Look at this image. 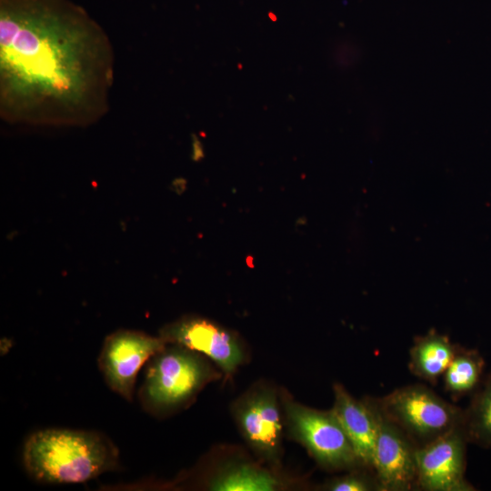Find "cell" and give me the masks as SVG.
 <instances>
[{"mask_svg":"<svg viewBox=\"0 0 491 491\" xmlns=\"http://www.w3.org/2000/svg\"><path fill=\"white\" fill-rule=\"evenodd\" d=\"M115 55L69 0H0V115L9 124L85 127L110 106Z\"/></svg>","mask_w":491,"mask_h":491,"instance_id":"obj_1","label":"cell"},{"mask_svg":"<svg viewBox=\"0 0 491 491\" xmlns=\"http://www.w3.org/2000/svg\"><path fill=\"white\" fill-rule=\"evenodd\" d=\"M23 460L27 473L38 482L83 483L116 470L119 452L100 432L47 428L26 439Z\"/></svg>","mask_w":491,"mask_h":491,"instance_id":"obj_2","label":"cell"},{"mask_svg":"<svg viewBox=\"0 0 491 491\" xmlns=\"http://www.w3.org/2000/svg\"><path fill=\"white\" fill-rule=\"evenodd\" d=\"M167 345L148 360L138 392L142 407L155 416L185 407L205 386L220 376L204 355Z\"/></svg>","mask_w":491,"mask_h":491,"instance_id":"obj_3","label":"cell"},{"mask_svg":"<svg viewBox=\"0 0 491 491\" xmlns=\"http://www.w3.org/2000/svg\"><path fill=\"white\" fill-rule=\"evenodd\" d=\"M375 399L383 414L416 448L438 439L463 423V408L443 399L425 385L404 386Z\"/></svg>","mask_w":491,"mask_h":491,"instance_id":"obj_4","label":"cell"},{"mask_svg":"<svg viewBox=\"0 0 491 491\" xmlns=\"http://www.w3.org/2000/svg\"><path fill=\"white\" fill-rule=\"evenodd\" d=\"M284 422L289 436L301 444L316 464L328 471L364 467L332 409L318 410L280 393Z\"/></svg>","mask_w":491,"mask_h":491,"instance_id":"obj_5","label":"cell"},{"mask_svg":"<svg viewBox=\"0 0 491 491\" xmlns=\"http://www.w3.org/2000/svg\"><path fill=\"white\" fill-rule=\"evenodd\" d=\"M281 400L272 386L256 384L240 396L231 412L244 439L268 467L278 471L282 458Z\"/></svg>","mask_w":491,"mask_h":491,"instance_id":"obj_6","label":"cell"},{"mask_svg":"<svg viewBox=\"0 0 491 491\" xmlns=\"http://www.w3.org/2000/svg\"><path fill=\"white\" fill-rule=\"evenodd\" d=\"M166 344L160 336L135 330L121 329L107 336L98 356V367L109 388L132 401L141 367Z\"/></svg>","mask_w":491,"mask_h":491,"instance_id":"obj_7","label":"cell"},{"mask_svg":"<svg viewBox=\"0 0 491 491\" xmlns=\"http://www.w3.org/2000/svg\"><path fill=\"white\" fill-rule=\"evenodd\" d=\"M468 441L463 425L416 448L415 490L475 491L466 477Z\"/></svg>","mask_w":491,"mask_h":491,"instance_id":"obj_8","label":"cell"},{"mask_svg":"<svg viewBox=\"0 0 491 491\" xmlns=\"http://www.w3.org/2000/svg\"><path fill=\"white\" fill-rule=\"evenodd\" d=\"M368 398L376 421L374 471L381 491L415 490L416 446L383 414L375 397Z\"/></svg>","mask_w":491,"mask_h":491,"instance_id":"obj_9","label":"cell"},{"mask_svg":"<svg viewBox=\"0 0 491 491\" xmlns=\"http://www.w3.org/2000/svg\"><path fill=\"white\" fill-rule=\"evenodd\" d=\"M160 336L167 344L180 345L204 355L227 377L245 362L246 354L237 336L205 318H181L163 327Z\"/></svg>","mask_w":491,"mask_h":491,"instance_id":"obj_10","label":"cell"},{"mask_svg":"<svg viewBox=\"0 0 491 491\" xmlns=\"http://www.w3.org/2000/svg\"><path fill=\"white\" fill-rule=\"evenodd\" d=\"M334 405L331 408L348 436L364 467L374 470L376 421L368 396L355 398L342 384L333 386Z\"/></svg>","mask_w":491,"mask_h":491,"instance_id":"obj_11","label":"cell"},{"mask_svg":"<svg viewBox=\"0 0 491 491\" xmlns=\"http://www.w3.org/2000/svg\"><path fill=\"white\" fill-rule=\"evenodd\" d=\"M457 346L448 336L436 329L416 336L409 350L410 373L433 386H436L451 363Z\"/></svg>","mask_w":491,"mask_h":491,"instance_id":"obj_12","label":"cell"},{"mask_svg":"<svg viewBox=\"0 0 491 491\" xmlns=\"http://www.w3.org/2000/svg\"><path fill=\"white\" fill-rule=\"evenodd\" d=\"M207 486L216 491H273L286 485L278 473L269 467L237 463L222 468Z\"/></svg>","mask_w":491,"mask_h":491,"instance_id":"obj_13","label":"cell"},{"mask_svg":"<svg viewBox=\"0 0 491 491\" xmlns=\"http://www.w3.org/2000/svg\"><path fill=\"white\" fill-rule=\"evenodd\" d=\"M485 360L476 348L458 344L444 376V389L453 401L472 395L483 379Z\"/></svg>","mask_w":491,"mask_h":491,"instance_id":"obj_14","label":"cell"},{"mask_svg":"<svg viewBox=\"0 0 491 491\" xmlns=\"http://www.w3.org/2000/svg\"><path fill=\"white\" fill-rule=\"evenodd\" d=\"M462 425L469 444L491 450V370L463 408Z\"/></svg>","mask_w":491,"mask_h":491,"instance_id":"obj_15","label":"cell"},{"mask_svg":"<svg viewBox=\"0 0 491 491\" xmlns=\"http://www.w3.org/2000/svg\"><path fill=\"white\" fill-rule=\"evenodd\" d=\"M326 491H381L376 473L366 467H356L347 470L342 476L326 480L323 486Z\"/></svg>","mask_w":491,"mask_h":491,"instance_id":"obj_16","label":"cell"}]
</instances>
